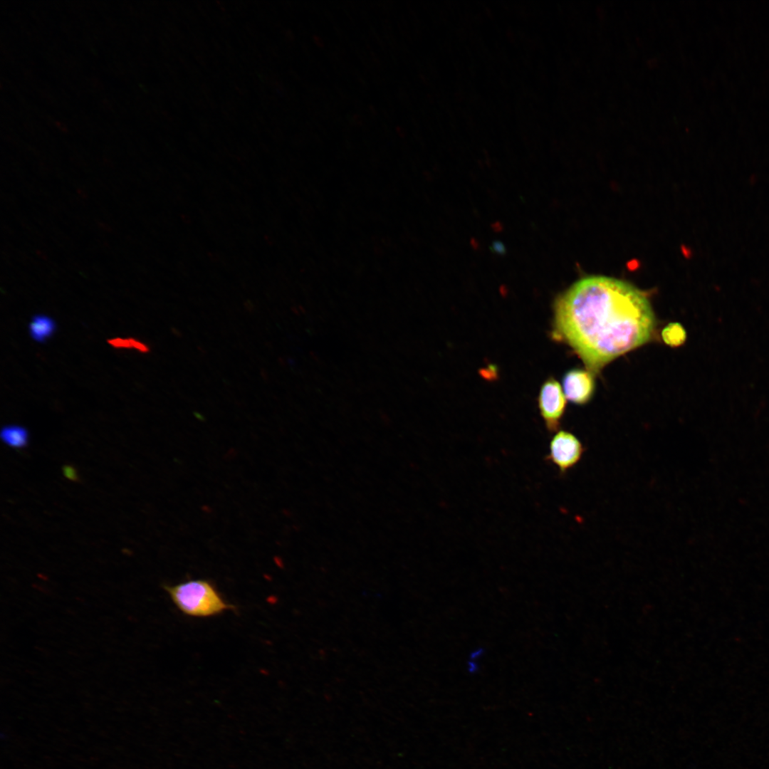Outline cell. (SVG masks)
<instances>
[{"instance_id":"3","label":"cell","mask_w":769,"mask_h":769,"mask_svg":"<svg viewBox=\"0 0 769 769\" xmlns=\"http://www.w3.org/2000/svg\"><path fill=\"white\" fill-rule=\"evenodd\" d=\"M585 451L584 445L575 434L558 430L550 441L545 461L551 462L561 475H565L580 461Z\"/></svg>"},{"instance_id":"2","label":"cell","mask_w":769,"mask_h":769,"mask_svg":"<svg viewBox=\"0 0 769 769\" xmlns=\"http://www.w3.org/2000/svg\"><path fill=\"white\" fill-rule=\"evenodd\" d=\"M164 589L177 608L189 617L208 618L234 608L206 580H190Z\"/></svg>"},{"instance_id":"9","label":"cell","mask_w":769,"mask_h":769,"mask_svg":"<svg viewBox=\"0 0 769 769\" xmlns=\"http://www.w3.org/2000/svg\"><path fill=\"white\" fill-rule=\"evenodd\" d=\"M108 343L116 349H132L131 338L115 337L108 340Z\"/></svg>"},{"instance_id":"5","label":"cell","mask_w":769,"mask_h":769,"mask_svg":"<svg viewBox=\"0 0 769 769\" xmlns=\"http://www.w3.org/2000/svg\"><path fill=\"white\" fill-rule=\"evenodd\" d=\"M563 387L566 399L576 404H585L594 394L595 384L593 375L588 370H570L563 376Z\"/></svg>"},{"instance_id":"7","label":"cell","mask_w":769,"mask_h":769,"mask_svg":"<svg viewBox=\"0 0 769 769\" xmlns=\"http://www.w3.org/2000/svg\"><path fill=\"white\" fill-rule=\"evenodd\" d=\"M0 436L6 444L16 449L25 447L28 441L27 429L15 424L4 426L1 429Z\"/></svg>"},{"instance_id":"1","label":"cell","mask_w":769,"mask_h":769,"mask_svg":"<svg viewBox=\"0 0 769 769\" xmlns=\"http://www.w3.org/2000/svg\"><path fill=\"white\" fill-rule=\"evenodd\" d=\"M656 327L645 293L610 276L582 278L553 304V338L570 346L592 374L649 342Z\"/></svg>"},{"instance_id":"8","label":"cell","mask_w":769,"mask_h":769,"mask_svg":"<svg viewBox=\"0 0 769 769\" xmlns=\"http://www.w3.org/2000/svg\"><path fill=\"white\" fill-rule=\"evenodd\" d=\"M661 335L664 343L671 347L681 346L686 338L684 327L678 323H669L663 328Z\"/></svg>"},{"instance_id":"10","label":"cell","mask_w":769,"mask_h":769,"mask_svg":"<svg viewBox=\"0 0 769 769\" xmlns=\"http://www.w3.org/2000/svg\"><path fill=\"white\" fill-rule=\"evenodd\" d=\"M63 473L64 476L70 480L77 481L78 478L76 470L70 465H66L63 467Z\"/></svg>"},{"instance_id":"6","label":"cell","mask_w":769,"mask_h":769,"mask_svg":"<svg viewBox=\"0 0 769 769\" xmlns=\"http://www.w3.org/2000/svg\"><path fill=\"white\" fill-rule=\"evenodd\" d=\"M56 329L54 320L43 314L33 315L28 325L30 336L38 342H43L51 338Z\"/></svg>"},{"instance_id":"4","label":"cell","mask_w":769,"mask_h":769,"mask_svg":"<svg viewBox=\"0 0 769 769\" xmlns=\"http://www.w3.org/2000/svg\"><path fill=\"white\" fill-rule=\"evenodd\" d=\"M538 402L546 429L549 432L558 431L566 407V397L559 382L553 377L545 381Z\"/></svg>"}]
</instances>
